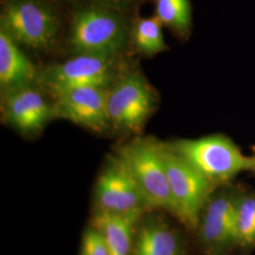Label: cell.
<instances>
[{
    "mask_svg": "<svg viewBox=\"0 0 255 255\" xmlns=\"http://www.w3.org/2000/svg\"><path fill=\"white\" fill-rule=\"evenodd\" d=\"M130 36L129 22L119 9L94 3L75 11L67 42L75 55L120 56Z\"/></svg>",
    "mask_w": 255,
    "mask_h": 255,
    "instance_id": "6da1fadb",
    "label": "cell"
},
{
    "mask_svg": "<svg viewBox=\"0 0 255 255\" xmlns=\"http://www.w3.org/2000/svg\"><path fill=\"white\" fill-rule=\"evenodd\" d=\"M215 185L244 171H255V156L244 154L227 137L210 135L168 144Z\"/></svg>",
    "mask_w": 255,
    "mask_h": 255,
    "instance_id": "7a4b0ae2",
    "label": "cell"
},
{
    "mask_svg": "<svg viewBox=\"0 0 255 255\" xmlns=\"http://www.w3.org/2000/svg\"><path fill=\"white\" fill-rule=\"evenodd\" d=\"M119 158L134 177L147 209L173 213L172 195L162 153V143L150 137H135L117 148Z\"/></svg>",
    "mask_w": 255,
    "mask_h": 255,
    "instance_id": "3957f363",
    "label": "cell"
},
{
    "mask_svg": "<svg viewBox=\"0 0 255 255\" xmlns=\"http://www.w3.org/2000/svg\"><path fill=\"white\" fill-rule=\"evenodd\" d=\"M157 94L140 71L126 69L107 89L110 126L127 134H139L152 116Z\"/></svg>",
    "mask_w": 255,
    "mask_h": 255,
    "instance_id": "277c9868",
    "label": "cell"
},
{
    "mask_svg": "<svg viewBox=\"0 0 255 255\" xmlns=\"http://www.w3.org/2000/svg\"><path fill=\"white\" fill-rule=\"evenodd\" d=\"M0 26L19 46L39 52L52 49L60 34L58 16L39 0H8Z\"/></svg>",
    "mask_w": 255,
    "mask_h": 255,
    "instance_id": "5b68a950",
    "label": "cell"
},
{
    "mask_svg": "<svg viewBox=\"0 0 255 255\" xmlns=\"http://www.w3.org/2000/svg\"><path fill=\"white\" fill-rule=\"evenodd\" d=\"M120 56L76 54L40 71L39 84L51 97L58 93L84 86L108 88L126 69Z\"/></svg>",
    "mask_w": 255,
    "mask_h": 255,
    "instance_id": "8992f818",
    "label": "cell"
},
{
    "mask_svg": "<svg viewBox=\"0 0 255 255\" xmlns=\"http://www.w3.org/2000/svg\"><path fill=\"white\" fill-rule=\"evenodd\" d=\"M162 153L173 201V215L190 229L199 227L201 212L216 186L168 144L162 143Z\"/></svg>",
    "mask_w": 255,
    "mask_h": 255,
    "instance_id": "52a82bcc",
    "label": "cell"
},
{
    "mask_svg": "<svg viewBox=\"0 0 255 255\" xmlns=\"http://www.w3.org/2000/svg\"><path fill=\"white\" fill-rule=\"evenodd\" d=\"M99 210L115 214H142L146 201L134 177L118 155H111L96 184Z\"/></svg>",
    "mask_w": 255,
    "mask_h": 255,
    "instance_id": "ba28073f",
    "label": "cell"
},
{
    "mask_svg": "<svg viewBox=\"0 0 255 255\" xmlns=\"http://www.w3.org/2000/svg\"><path fill=\"white\" fill-rule=\"evenodd\" d=\"M40 84H30L2 91L1 118L24 134L40 132L55 118L54 104Z\"/></svg>",
    "mask_w": 255,
    "mask_h": 255,
    "instance_id": "9c48e42d",
    "label": "cell"
},
{
    "mask_svg": "<svg viewBox=\"0 0 255 255\" xmlns=\"http://www.w3.org/2000/svg\"><path fill=\"white\" fill-rule=\"evenodd\" d=\"M107 89L84 86L68 89L52 97L55 118L65 119L96 132L109 128Z\"/></svg>",
    "mask_w": 255,
    "mask_h": 255,
    "instance_id": "30bf717a",
    "label": "cell"
},
{
    "mask_svg": "<svg viewBox=\"0 0 255 255\" xmlns=\"http://www.w3.org/2000/svg\"><path fill=\"white\" fill-rule=\"evenodd\" d=\"M237 199L229 194L210 199L200 223L201 239L206 246L221 251L237 244Z\"/></svg>",
    "mask_w": 255,
    "mask_h": 255,
    "instance_id": "8fae6325",
    "label": "cell"
},
{
    "mask_svg": "<svg viewBox=\"0 0 255 255\" xmlns=\"http://www.w3.org/2000/svg\"><path fill=\"white\" fill-rule=\"evenodd\" d=\"M40 71L10 37L0 28L1 90L39 84Z\"/></svg>",
    "mask_w": 255,
    "mask_h": 255,
    "instance_id": "7c38bea8",
    "label": "cell"
},
{
    "mask_svg": "<svg viewBox=\"0 0 255 255\" xmlns=\"http://www.w3.org/2000/svg\"><path fill=\"white\" fill-rule=\"evenodd\" d=\"M141 214H115L99 210L94 227L105 237L112 255H129L132 231Z\"/></svg>",
    "mask_w": 255,
    "mask_h": 255,
    "instance_id": "4fadbf2b",
    "label": "cell"
},
{
    "mask_svg": "<svg viewBox=\"0 0 255 255\" xmlns=\"http://www.w3.org/2000/svg\"><path fill=\"white\" fill-rule=\"evenodd\" d=\"M180 252L177 235L163 222H147L139 229L133 255H180Z\"/></svg>",
    "mask_w": 255,
    "mask_h": 255,
    "instance_id": "5bb4252c",
    "label": "cell"
},
{
    "mask_svg": "<svg viewBox=\"0 0 255 255\" xmlns=\"http://www.w3.org/2000/svg\"><path fill=\"white\" fill-rule=\"evenodd\" d=\"M163 24L156 16L139 18L131 26L130 42L138 52L153 56L164 52L168 47L165 44L162 30Z\"/></svg>",
    "mask_w": 255,
    "mask_h": 255,
    "instance_id": "9a60e30c",
    "label": "cell"
},
{
    "mask_svg": "<svg viewBox=\"0 0 255 255\" xmlns=\"http://www.w3.org/2000/svg\"><path fill=\"white\" fill-rule=\"evenodd\" d=\"M155 16L163 26L170 27L181 36H187L192 24L189 0H156Z\"/></svg>",
    "mask_w": 255,
    "mask_h": 255,
    "instance_id": "2e32d148",
    "label": "cell"
},
{
    "mask_svg": "<svg viewBox=\"0 0 255 255\" xmlns=\"http://www.w3.org/2000/svg\"><path fill=\"white\" fill-rule=\"evenodd\" d=\"M237 244L255 246V197H237L236 208Z\"/></svg>",
    "mask_w": 255,
    "mask_h": 255,
    "instance_id": "e0dca14e",
    "label": "cell"
},
{
    "mask_svg": "<svg viewBox=\"0 0 255 255\" xmlns=\"http://www.w3.org/2000/svg\"><path fill=\"white\" fill-rule=\"evenodd\" d=\"M82 255H112L105 237L98 229H88L82 239Z\"/></svg>",
    "mask_w": 255,
    "mask_h": 255,
    "instance_id": "ac0fdd59",
    "label": "cell"
},
{
    "mask_svg": "<svg viewBox=\"0 0 255 255\" xmlns=\"http://www.w3.org/2000/svg\"><path fill=\"white\" fill-rule=\"evenodd\" d=\"M95 4H100L113 9H120L128 7L140 0H92Z\"/></svg>",
    "mask_w": 255,
    "mask_h": 255,
    "instance_id": "d6986e66",
    "label": "cell"
}]
</instances>
